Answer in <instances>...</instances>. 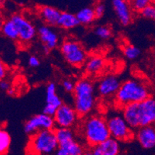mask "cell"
<instances>
[{
	"mask_svg": "<svg viewBox=\"0 0 155 155\" xmlns=\"http://www.w3.org/2000/svg\"><path fill=\"white\" fill-rule=\"evenodd\" d=\"M122 115L133 130L147 126H155V98L150 96L138 103L127 105Z\"/></svg>",
	"mask_w": 155,
	"mask_h": 155,
	"instance_id": "6da1fadb",
	"label": "cell"
},
{
	"mask_svg": "<svg viewBox=\"0 0 155 155\" xmlns=\"http://www.w3.org/2000/svg\"><path fill=\"white\" fill-rule=\"evenodd\" d=\"M73 106L79 117L91 115L96 106V87L89 78H81L75 82L73 92Z\"/></svg>",
	"mask_w": 155,
	"mask_h": 155,
	"instance_id": "7a4b0ae2",
	"label": "cell"
},
{
	"mask_svg": "<svg viewBox=\"0 0 155 155\" xmlns=\"http://www.w3.org/2000/svg\"><path fill=\"white\" fill-rule=\"evenodd\" d=\"M79 133L91 148L110 138L106 118L98 114L89 115L83 118L79 126Z\"/></svg>",
	"mask_w": 155,
	"mask_h": 155,
	"instance_id": "3957f363",
	"label": "cell"
},
{
	"mask_svg": "<svg viewBox=\"0 0 155 155\" xmlns=\"http://www.w3.org/2000/svg\"><path fill=\"white\" fill-rule=\"evenodd\" d=\"M150 96V88L140 78H130L123 81L114 96L116 105L124 108L127 105L138 103Z\"/></svg>",
	"mask_w": 155,
	"mask_h": 155,
	"instance_id": "277c9868",
	"label": "cell"
},
{
	"mask_svg": "<svg viewBox=\"0 0 155 155\" xmlns=\"http://www.w3.org/2000/svg\"><path fill=\"white\" fill-rule=\"evenodd\" d=\"M59 148L54 130H42L30 136L29 150L32 155H53Z\"/></svg>",
	"mask_w": 155,
	"mask_h": 155,
	"instance_id": "5b68a950",
	"label": "cell"
},
{
	"mask_svg": "<svg viewBox=\"0 0 155 155\" xmlns=\"http://www.w3.org/2000/svg\"><path fill=\"white\" fill-rule=\"evenodd\" d=\"M60 50L64 59L72 67H82L88 58L84 46L74 37L64 40L61 44Z\"/></svg>",
	"mask_w": 155,
	"mask_h": 155,
	"instance_id": "8992f818",
	"label": "cell"
},
{
	"mask_svg": "<svg viewBox=\"0 0 155 155\" xmlns=\"http://www.w3.org/2000/svg\"><path fill=\"white\" fill-rule=\"evenodd\" d=\"M110 137L119 142L130 141L135 137L134 130L128 125L123 115L113 113L106 118Z\"/></svg>",
	"mask_w": 155,
	"mask_h": 155,
	"instance_id": "52a82bcc",
	"label": "cell"
},
{
	"mask_svg": "<svg viewBox=\"0 0 155 155\" xmlns=\"http://www.w3.org/2000/svg\"><path fill=\"white\" fill-rule=\"evenodd\" d=\"M14 23L19 35V41L23 44H29L37 36L35 25L21 13H15L10 17Z\"/></svg>",
	"mask_w": 155,
	"mask_h": 155,
	"instance_id": "ba28073f",
	"label": "cell"
},
{
	"mask_svg": "<svg viewBox=\"0 0 155 155\" xmlns=\"http://www.w3.org/2000/svg\"><path fill=\"white\" fill-rule=\"evenodd\" d=\"M55 128H72L79 120V116L74 106L63 103L54 115Z\"/></svg>",
	"mask_w": 155,
	"mask_h": 155,
	"instance_id": "9c48e42d",
	"label": "cell"
},
{
	"mask_svg": "<svg viewBox=\"0 0 155 155\" xmlns=\"http://www.w3.org/2000/svg\"><path fill=\"white\" fill-rule=\"evenodd\" d=\"M55 124L54 117L45 113H39L30 117L24 124V132L28 135H34L42 130H54Z\"/></svg>",
	"mask_w": 155,
	"mask_h": 155,
	"instance_id": "30bf717a",
	"label": "cell"
},
{
	"mask_svg": "<svg viewBox=\"0 0 155 155\" xmlns=\"http://www.w3.org/2000/svg\"><path fill=\"white\" fill-rule=\"evenodd\" d=\"M122 82L120 78L116 74H109L99 80L96 85V92L102 99H109L116 95Z\"/></svg>",
	"mask_w": 155,
	"mask_h": 155,
	"instance_id": "8fae6325",
	"label": "cell"
},
{
	"mask_svg": "<svg viewBox=\"0 0 155 155\" xmlns=\"http://www.w3.org/2000/svg\"><path fill=\"white\" fill-rule=\"evenodd\" d=\"M37 36L43 44L44 53L55 49L59 44V36L52 27L42 24L37 28Z\"/></svg>",
	"mask_w": 155,
	"mask_h": 155,
	"instance_id": "7c38bea8",
	"label": "cell"
},
{
	"mask_svg": "<svg viewBox=\"0 0 155 155\" xmlns=\"http://www.w3.org/2000/svg\"><path fill=\"white\" fill-rule=\"evenodd\" d=\"M57 91V85L54 81L49 82L47 85L45 92V106L43 109V113L51 116H54L58 108L63 104Z\"/></svg>",
	"mask_w": 155,
	"mask_h": 155,
	"instance_id": "4fadbf2b",
	"label": "cell"
},
{
	"mask_svg": "<svg viewBox=\"0 0 155 155\" xmlns=\"http://www.w3.org/2000/svg\"><path fill=\"white\" fill-rule=\"evenodd\" d=\"M111 3L119 23L124 27L130 24L134 19V12L128 0H111Z\"/></svg>",
	"mask_w": 155,
	"mask_h": 155,
	"instance_id": "5bb4252c",
	"label": "cell"
},
{
	"mask_svg": "<svg viewBox=\"0 0 155 155\" xmlns=\"http://www.w3.org/2000/svg\"><path fill=\"white\" fill-rule=\"evenodd\" d=\"M135 138L143 149L150 150L155 147V126L142 127L136 130Z\"/></svg>",
	"mask_w": 155,
	"mask_h": 155,
	"instance_id": "9a60e30c",
	"label": "cell"
},
{
	"mask_svg": "<svg viewBox=\"0 0 155 155\" xmlns=\"http://www.w3.org/2000/svg\"><path fill=\"white\" fill-rule=\"evenodd\" d=\"M93 155H120V142L110 137L90 149Z\"/></svg>",
	"mask_w": 155,
	"mask_h": 155,
	"instance_id": "2e32d148",
	"label": "cell"
},
{
	"mask_svg": "<svg viewBox=\"0 0 155 155\" xmlns=\"http://www.w3.org/2000/svg\"><path fill=\"white\" fill-rule=\"evenodd\" d=\"M37 14L39 17L44 23V24L54 27L58 26V20L61 12L57 8L50 5H42L37 9Z\"/></svg>",
	"mask_w": 155,
	"mask_h": 155,
	"instance_id": "e0dca14e",
	"label": "cell"
},
{
	"mask_svg": "<svg viewBox=\"0 0 155 155\" xmlns=\"http://www.w3.org/2000/svg\"><path fill=\"white\" fill-rule=\"evenodd\" d=\"M106 67V60L100 55L88 57L84 68L85 72L89 75H97L101 73Z\"/></svg>",
	"mask_w": 155,
	"mask_h": 155,
	"instance_id": "ac0fdd59",
	"label": "cell"
},
{
	"mask_svg": "<svg viewBox=\"0 0 155 155\" xmlns=\"http://www.w3.org/2000/svg\"><path fill=\"white\" fill-rule=\"evenodd\" d=\"M80 25L75 14H73L69 12H61L59 20L58 23V27L64 30H72Z\"/></svg>",
	"mask_w": 155,
	"mask_h": 155,
	"instance_id": "d6986e66",
	"label": "cell"
},
{
	"mask_svg": "<svg viewBox=\"0 0 155 155\" xmlns=\"http://www.w3.org/2000/svg\"><path fill=\"white\" fill-rule=\"evenodd\" d=\"M54 134L59 147L64 146L71 141L75 140V133L72 128H55Z\"/></svg>",
	"mask_w": 155,
	"mask_h": 155,
	"instance_id": "ffe728a7",
	"label": "cell"
},
{
	"mask_svg": "<svg viewBox=\"0 0 155 155\" xmlns=\"http://www.w3.org/2000/svg\"><path fill=\"white\" fill-rule=\"evenodd\" d=\"M75 15L80 24L83 26L91 25L97 19L94 8L89 6L81 9Z\"/></svg>",
	"mask_w": 155,
	"mask_h": 155,
	"instance_id": "44dd1931",
	"label": "cell"
},
{
	"mask_svg": "<svg viewBox=\"0 0 155 155\" xmlns=\"http://www.w3.org/2000/svg\"><path fill=\"white\" fill-rule=\"evenodd\" d=\"M1 33L3 34L4 37L9 39L11 41H19L17 30H16L14 23L11 20L10 18L5 20Z\"/></svg>",
	"mask_w": 155,
	"mask_h": 155,
	"instance_id": "7402d4cb",
	"label": "cell"
},
{
	"mask_svg": "<svg viewBox=\"0 0 155 155\" xmlns=\"http://www.w3.org/2000/svg\"><path fill=\"white\" fill-rule=\"evenodd\" d=\"M61 148L66 150L70 155H83V153L85 152L84 146L76 139L71 141Z\"/></svg>",
	"mask_w": 155,
	"mask_h": 155,
	"instance_id": "603a6c76",
	"label": "cell"
},
{
	"mask_svg": "<svg viewBox=\"0 0 155 155\" xmlns=\"http://www.w3.org/2000/svg\"><path fill=\"white\" fill-rule=\"evenodd\" d=\"M11 145V137L5 129L0 128V155H5Z\"/></svg>",
	"mask_w": 155,
	"mask_h": 155,
	"instance_id": "cb8c5ba5",
	"label": "cell"
},
{
	"mask_svg": "<svg viewBox=\"0 0 155 155\" xmlns=\"http://www.w3.org/2000/svg\"><path fill=\"white\" fill-rule=\"evenodd\" d=\"M140 50L134 44H127L123 47V54L128 60H135L140 55Z\"/></svg>",
	"mask_w": 155,
	"mask_h": 155,
	"instance_id": "d4e9b609",
	"label": "cell"
},
{
	"mask_svg": "<svg viewBox=\"0 0 155 155\" xmlns=\"http://www.w3.org/2000/svg\"><path fill=\"white\" fill-rule=\"evenodd\" d=\"M94 34L97 37H99L101 40L106 41L108 40L113 35L112 29L106 25H100L94 29Z\"/></svg>",
	"mask_w": 155,
	"mask_h": 155,
	"instance_id": "484cf974",
	"label": "cell"
},
{
	"mask_svg": "<svg viewBox=\"0 0 155 155\" xmlns=\"http://www.w3.org/2000/svg\"><path fill=\"white\" fill-rule=\"evenodd\" d=\"M128 2L133 12L140 14L151 2L150 0H128Z\"/></svg>",
	"mask_w": 155,
	"mask_h": 155,
	"instance_id": "4316f807",
	"label": "cell"
},
{
	"mask_svg": "<svg viewBox=\"0 0 155 155\" xmlns=\"http://www.w3.org/2000/svg\"><path fill=\"white\" fill-rule=\"evenodd\" d=\"M140 15L144 19L155 21V2H151L141 12Z\"/></svg>",
	"mask_w": 155,
	"mask_h": 155,
	"instance_id": "83f0119b",
	"label": "cell"
},
{
	"mask_svg": "<svg viewBox=\"0 0 155 155\" xmlns=\"http://www.w3.org/2000/svg\"><path fill=\"white\" fill-rule=\"evenodd\" d=\"M61 86L64 91L67 93H73L75 87V82L69 78H65L61 81Z\"/></svg>",
	"mask_w": 155,
	"mask_h": 155,
	"instance_id": "f1b7e54d",
	"label": "cell"
},
{
	"mask_svg": "<svg viewBox=\"0 0 155 155\" xmlns=\"http://www.w3.org/2000/svg\"><path fill=\"white\" fill-rule=\"evenodd\" d=\"M93 8L97 19H100L104 16L105 12H106V5L104 4V2H97Z\"/></svg>",
	"mask_w": 155,
	"mask_h": 155,
	"instance_id": "f546056e",
	"label": "cell"
},
{
	"mask_svg": "<svg viewBox=\"0 0 155 155\" xmlns=\"http://www.w3.org/2000/svg\"><path fill=\"white\" fill-rule=\"evenodd\" d=\"M28 64L32 68H38L40 66L41 61L36 55H31L28 58Z\"/></svg>",
	"mask_w": 155,
	"mask_h": 155,
	"instance_id": "4dcf8cb0",
	"label": "cell"
},
{
	"mask_svg": "<svg viewBox=\"0 0 155 155\" xmlns=\"http://www.w3.org/2000/svg\"><path fill=\"white\" fill-rule=\"evenodd\" d=\"M8 74L7 66L2 61V60L0 58V81L5 79V78Z\"/></svg>",
	"mask_w": 155,
	"mask_h": 155,
	"instance_id": "1f68e13d",
	"label": "cell"
},
{
	"mask_svg": "<svg viewBox=\"0 0 155 155\" xmlns=\"http://www.w3.org/2000/svg\"><path fill=\"white\" fill-rule=\"evenodd\" d=\"M11 88H12V85H11V83L9 81H7L6 79L0 81V89L2 91L7 92Z\"/></svg>",
	"mask_w": 155,
	"mask_h": 155,
	"instance_id": "d6a6232c",
	"label": "cell"
},
{
	"mask_svg": "<svg viewBox=\"0 0 155 155\" xmlns=\"http://www.w3.org/2000/svg\"><path fill=\"white\" fill-rule=\"evenodd\" d=\"M53 155H70V154H69L66 150H64V149H62V148L59 147L58 150L54 153Z\"/></svg>",
	"mask_w": 155,
	"mask_h": 155,
	"instance_id": "836d02e7",
	"label": "cell"
},
{
	"mask_svg": "<svg viewBox=\"0 0 155 155\" xmlns=\"http://www.w3.org/2000/svg\"><path fill=\"white\" fill-rule=\"evenodd\" d=\"M4 22H5V19H4V18H3V16H2V13L0 12V32H1V30H2V26H3Z\"/></svg>",
	"mask_w": 155,
	"mask_h": 155,
	"instance_id": "e575fe53",
	"label": "cell"
},
{
	"mask_svg": "<svg viewBox=\"0 0 155 155\" xmlns=\"http://www.w3.org/2000/svg\"><path fill=\"white\" fill-rule=\"evenodd\" d=\"M7 93L9 94V95H14V94H15V91H14V89H13V88H11L10 89H9V91H8Z\"/></svg>",
	"mask_w": 155,
	"mask_h": 155,
	"instance_id": "d590c367",
	"label": "cell"
},
{
	"mask_svg": "<svg viewBox=\"0 0 155 155\" xmlns=\"http://www.w3.org/2000/svg\"><path fill=\"white\" fill-rule=\"evenodd\" d=\"M83 155H93L92 152L91 150H85V152L83 153Z\"/></svg>",
	"mask_w": 155,
	"mask_h": 155,
	"instance_id": "8d00e7d4",
	"label": "cell"
},
{
	"mask_svg": "<svg viewBox=\"0 0 155 155\" xmlns=\"http://www.w3.org/2000/svg\"><path fill=\"white\" fill-rule=\"evenodd\" d=\"M3 3H4V0H0V9H1L2 5H3Z\"/></svg>",
	"mask_w": 155,
	"mask_h": 155,
	"instance_id": "74e56055",
	"label": "cell"
},
{
	"mask_svg": "<svg viewBox=\"0 0 155 155\" xmlns=\"http://www.w3.org/2000/svg\"><path fill=\"white\" fill-rule=\"evenodd\" d=\"M150 2H155V0H150Z\"/></svg>",
	"mask_w": 155,
	"mask_h": 155,
	"instance_id": "f35d334b",
	"label": "cell"
},
{
	"mask_svg": "<svg viewBox=\"0 0 155 155\" xmlns=\"http://www.w3.org/2000/svg\"><path fill=\"white\" fill-rule=\"evenodd\" d=\"M31 155H32V154H31Z\"/></svg>",
	"mask_w": 155,
	"mask_h": 155,
	"instance_id": "ab89813d",
	"label": "cell"
}]
</instances>
